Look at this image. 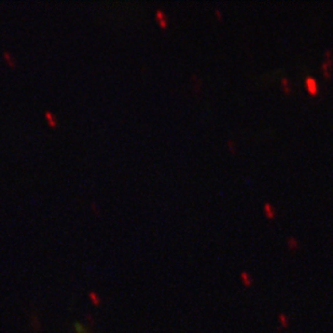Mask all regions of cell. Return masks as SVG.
I'll return each mask as SVG.
<instances>
[{
	"label": "cell",
	"mask_w": 333,
	"mask_h": 333,
	"mask_svg": "<svg viewBox=\"0 0 333 333\" xmlns=\"http://www.w3.org/2000/svg\"><path fill=\"white\" fill-rule=\"evenodd\" d=\"M215 13H216L217 17H218L219 20H222V14H221L220 10H219V9H216V10H215Z\"/></svg>",
	"instance_id": "2e32d148"
},
{
	"label": "cell",
	"mask_w": 333,
	"mask_h": 333,
	"mask_svg": "<svg viewBox=\"0 0 333 333\" xmlns=\"http://www.w3.org/2000/svg\"><path fill=\"white\" fill-rule=\"evenodd\" d=\"M155 20L159 23L160 27L163 29L168 28V16L163 10L157 9L155 10Z\"/></svg>",
	"instance_id": "7a4b0ae2"
},
{
	"label": "cell",
	"mask_w": 333,
	"mask_h": 333,
	"mask_svg": "<svg viewBox=\"0 0 333 333\" xmlns=\"http://www.w3.org/2000/svg\"><path fill=\"white\" fill-rule=\"evenodd\" d=\"M305 86H306V90L308 91L309 94H312L313 96L317 95V93L319 92L318 82L313 77H306V79H305Z\"/></svg>",
	"instance_id": "6da1fadb"
},
{
	"label": "cell",
	"mask_w": 333,
	"mask_h": 333,
	"mask_svg": "<svg viewBox=\"0 0 333 333\" xmlns=\"http://www.w3.org/2000/svg\"><path fill=\"white\" fill-rule=\"evenodd\" d=\"M324 54H326V56L328 57V60H330V56H331V51H330V50H327Z\"/></svg>",
	"instance_id": "e0dca14e"
},
{
	"label": "cell",
	"mask_w": 333,
	"mask_h": 333,
	"mask_svg": "<svg viewBox=\"0 0 333 333\" xmlns=\"http://www.w3.org/2000/svg\"><path fill=\"white\" fill-rule=\"evenodd\" d=\"M281 86H282V90H284V92L286 93V94H289V93H291V84H290V81L287 79V78H282L281 79Z\"/></svg>",
	"instance_id": "30bf717a"
},
{
	"label": "cell",
	"mask_w": 333,
	"mask_h": 333,
	"mask_svg": "<svg viewBox=\"0 0 333 333\" xmlns=\"http://www.w3.org/2000/svg\"><path fill=\"white\" fill-rule=\"evenodd\" d=\"M2 56H3V60H5V62L7 63L10 67H15L16 65H17V60H16V58L12 55L10 51L5 50V51H3V53H2Z\"/></svg>",
	"instance_id": "8992f818"
},
{
	"label": "cell",
	"mask_w": 333,
	"mask_h": 333,
	"mask_svg": "<svg viewBox=\"0 0 333 333\" xmlns=\"http://www.w3.org/2000/svg\"><path fill=\"white\" fill-rule=\"evenodd\" d=\"M278 318H279V321L280 323H281L282 328L284 329H287L288 327H289V319H288V317L285 314H279V316H278Z\"/></svg>",
	"instance_id": "7c38bea8"
},
{
	"label": "cell",
	"mask_w": 333,
	"mask_h": 333,
	"mask_svg": "<svg viewBox=\"0 0 333 333\" xmlns=\"http://www.w3.org/2000/svg\"><path fill=\"white\" fill-rule=\"evenodd\" d=\"M227 145H229V148H230V150H231L232 151V152H235V144H234V141H232V140H229V141H227Z\"/></svg>",
	"instance_id": "5bb4252c"
},
{
	"label": "cell",
	"mask_w": 333,
	"mask_h": 333,
	"mask_svg": "<svg viewBox=\"0 0 333 333\" xmlns=\"http://www.w3.org/2000/svg\"><path fill=\"white\" fill-rule=\"evenodd\" d=\"M264 212H265V216H266L269 219H275L276 211L274 210L273 206H272L271 204H269V203L265 204V205H264Z\"/></svg>",
	"instance_id": "9c48e42d"
},
{
	"label": "cell",
	"mask_w": 333,
	"mask_h": 333,
	"mask_svg": "<svg viewBox=\"0 0 333 333\" xmlns=\"http://www.w3.org/2000/svg\"><path fill=\"white\" fill-rule=\"evenodd\" d=\"M85 318H86V321H87L88 324H90V327H94L95 326V319H94V317L91 315V314H86Z\"/></svg>",
	"instance_id": "4fadbf2b"
},
{
	"label": "cell",
	"mask_w": 333,
	"mask_h": 333,
	"mask_svg": "<svg viewBox=\"0 0 333 333\" xmlns=\"http://www.w3.org/2000/svg\"><path fill=\"white\" fill-rule=\"evenodd\" d=\"M44 118H45L46 122H48V124H49L51 127H56V126H58V119L52 111L46 110L45 112H44Z\"/></svg>",
	"instance_id": "277c9868"
},
{
	"label": "cell",
	"mask_w": 333,
	"mask_h": 333,
	"mask_svg": "<svg viewBox=\"0 0 333 333\" xmlns=\"http://www.w3.org/2000/svg\"><path fill=\"white\" fill-rule=\"evenodd\" d=\"M72 329H73V332H71V333H93L92 329L83 326V324L79 321L73 322Z\"/></svg>",
	"instance_id": "5b68a950"
},
{
	"label": "cell",
	"mask_w": 333,
	"mask_h": 333,
	"mask_svg": "<svg viewBox=\"0 0 333 333\" xmlns=\"http://www.w3.org/2000/svg\"><path fill=\"white\" fill-rule=\"evenodd\" d=\"M288 247L291 250H296L299 248V242L294 237H289L288 238Z\"/></svg>",
	"instance_id": "8fae6325"
},
{
	"label": "cell",
	"mask_w": 333,
	"mask_h": 333,
	"mask_svg": "<svg viewBox=\"0 0 333 333\" xmlns=\"http://www.w3.org/2000/svg\"><path fill=\"white\" fill-rule=\"evenodd\" d=\"M29 323H30V328L33 332L38 333L41 331V321L39 319V316L36 312H33L30 314V320H29Z\"/></svg>",
	"instance_id": "3957f363"
},
{
	"label": "cell",
	"mask_w": 333,
	"mask_h": 333,
	"mask_svg": "<svg viewBox=\"0 0 333 333\" xmlns=\"http://www.w3.org/2000/svg\"><path fill=\"white\" fill-rule=\"evenodd\" d=\"M241 279L242 281H243L244 286L245 287H251V285H252V278L251 276H250V274L248 273V272H242L241 273Z\"/></svg>",
	"instance_id": "ba28073f"
},
{
	"label": "cell",
	"mask_w": 333,
	"mask_h": 333,
	"mask_svg": "<svg viewBox=\"0 0 333 333\" xmlns=\"http://www.w3.org/2000/svg\"><path fill=\"white\" fill-rule=\"evenodd\" d=\"M91 206H92V209H93V211H95V214L96 215L99 214V211H98V209H97V205H96L95 202H92V203H91Z\"/></svg>",
	"instance_id": "9a60e30c"
},
{
	"label": "cell",
	"mask_w": 333,
	"mask_h": 333,
	"mask_svg": "<svg viewBox=\"0 0 333 333\" xmlns=\"http://www.w3.org/2000/svg\"><path fill=\"white\" fill-rule=\"evenodd\" d=\"M88 298H90L91 302H92V304L94 305V306L98 307L102 305V299L99 298V296H98L97 293L95 291H90V293H88Z\"/></svg>",
	"instance_id": "52a82bcc"
}]
</instances>
